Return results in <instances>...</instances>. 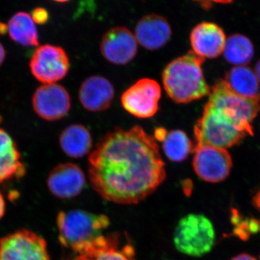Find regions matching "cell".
Returning a JSON list of instances; mask_svg holds the SVG:
<instances>
[{"label":"cell","mask_w":260,"mask_h":260,"mask_svg":"<svg viewBox=\"0 0 260 260\" xmlns=\"http://www.w3.org/2000/svg\"><path fill=\"white\" fill-rule=\"evenodd\" d=\"M193 143L182 130L168 132L162 141V148L166 156L172 162H182L194 150Z\"/></svg>","instance_id":"obj_22"},{"label":"cell","mask_w":260,"mask_h":260,"mask_svg":"<svg viewBox=\"0 0 260 260\" xmlns=\"http://www.w3.org/2000/svg\"><path fill=\"white\" fill-rule=\"evenodd\" d=\"M192 165L197 175L207 182L225 180L233 167L232 156L226 149L210 145L194 146Z\"/></svg>","instance_id":"obj_9"},{"label":"cell","mask_w":260,"mask_h":260,"mask_svg":"<svg viewBox=\"0 0 260 260\" xmlns=\"http://www.w3.org/2000/svg\"><path fill=\"white\" fill-rule=\"evenodd\" d=\"M114 96L112 83L99 75L89 77L80 85L79 101L86 110L102 112L110 107Z\"/></svg>","instance_id":"obj_16"},{"label":"cell","mask_w":260,"mask_h":260,"mask_svg":"<svg viewBox=\"0 0 260 260\" xmlns=\"http://www.w3.org/2000/svg\"><path fill=\"white\" fill-rule=\"evenodd\" d=\"M224 80L237 95L248 99L260 97L259 80L255 72L249 67H234L227 73Z\"/></svg>","instance_id":"obj_19"},{"label":"cell","mask_w":260,"mask_h":260,"mask_svg":"<svg viewBox=\"0 0 260 260\" xmlns=\"http://www.w3.org/2000/svg\"><path fill=\"white\" fill-rule=\"evenodd\" d=\"M31 18L36 23L44 25L49 20V14L47 10L44 8H38L32 10Z\"/></svg>","instance_id":"obj_24"},{"label":"cell","mask_w":260,"mask_h":260,"mask_svg":"<svg viewBox=\"0 0 260 260\" xmlns=\"http://www.w3.org/2000/svg\"><path fill=\"white\" fill-rule=\"evenodd\" d=\"M73 260H136L135 251L126 234L102 236Z\"/></svg>","instance_id":"obj_12"},{"label":"cell","mask_w":260,"mask_h":260,"mask_svg":"<svg viewBox=\"0 0 260 260\" xmlns=\"http://www.w3.org/2000/svg\"><path fill=\"white\" fill-rule=\"evenodd\" d=\"M29 65L34 78L43 84L56 83L70 70L69 57L64 49L50 44L38 47Z\"/></svg>","instance_id":"obj_7"},{"label":"cell","mask_w":260,"mask_h":260,"mask_svg":"<svg viewBox=\"0 0 260 260\" xmlns=\"http://www.w3.org/2000/svg\"><path fill=\"white\" fill-rule=\"evenodd\" d=\"M32 106L36 114L44 120H59L69 112L71 98L59 84H43L32 95Z\"/></svg>","instance_id":"obj_10"},{"label":"cell","mask_w":260,"mask_h":260,"mask_svg":"<svg viewBox=\"0 0 260 260\" xmlns=\"http://www.w3.org/2000/svg\"><path fill=\"white\" fill-rule=\"evenodd\" d=\"M226 37L223 29L217 24L203 22L191 30L190 44L192 51L200 57H218L223 52Z\"/></svg>","instance_id":"obj_14"},{"label":"cell","mask_w":260,"mask_h":260,"mask_svg":"<svg viewBox=\"0 0 260 260\" xmlns=\"http://www.w3.org/2000/svg\"><path fill=\"white\" fill-rule=\"evenodd\" d=\"M259 258H260V256H259Z\"/></svg>","instance_id":"obj_35"},{"label":"cell","mask_w":260,"mask_h":260,"mask_svg":"<svg viewBox=\"0 0 260 260\" xmlns=\"http://www.w3.org/2000/svg\"><path fill=\"white\" fill-rule=\"evenodd\" d=\"M161 88L158 82L150 78H143L123 93L121 105L132 115L148 119L158 112Z\"/></svg>","instance_id":"obj_8"},{"label":"cell","mask_w":260,"mask_h":260,"mask_svg":"<svg viewBox=\"0 0 260 260\" xmlns=\"http://www.w3.org/2000/svg\"><path fill=\"white\" fill-rule=\"evenodd\" d=\"M25 167L14 140L0 128V184L20 179L25 175Z\"/></svg>","instance_id":"obj_17"},{"label":"cell","mask_w":260,"mask_h":260,"mask_svg":"<svg viewBox=\"0 0 260 260\" xmlns=\"http://www.w3.org/2000/svg\"><path fill=\"white\" fill-rule=\"evenodd\" d=\"M54 1L59 2V3H66V2H68L69 0H54Z\"/></svg>","instance_id":"obj_33"},{"label":"cell","mask_w":260,"mask_h":260,"mask_svg":"<svg viewBox=\"0 0 260 260\" xmlns=\"http://www.w3.org/2000/svg\"><path fill=\"white\" fill-rule=\"evenodd\" d=\"M94 190L108 201L136 204L153 194L167 177L158 141L140 126L115 128L88 157Z\"/></svg>","instance_id":"obj_1"},{"label":"cell","mask_w":260,"mask_h":260,"mask_svg":"<svg viewBox=\"0 0 260 260\" xmlns=\"http://www.w3.org/2000/svg\"><path fill=\"white\" fill-rule=\"evenodd\" d=\"M231 260H257L254 256L250 255L249 254H246V253H243V254H239V255L234 256Z\"/></svg>","instance_id":"obj_27"},{"label":"cell","mask_w":260,"mask_h":260,"mask_svg":"<svg viewBox=\"0 0 260 260\" xmlns=\"http://www.w3.org/2000/svg\"><path fill=\"white\" fill-rule=\"evenodd\" d=\"M254 72H255L256 77H257V79L260 83V61L256 63L255 71Z\"/></svg>","instance_id":"obj_32"},{"label":"cell","mask_w":260,"mask_h":260,"mask_svg":"<svg viewBox=\"0 0 260 260\" xmlns=\"http://www.w3.org/2000/svg\"><path fill=\"white\" fill-rule=\"evenodd\" d=\"M172 34L170 24L160 15H145L135 27L137 41L148 50H158L164 47L170 40Z\"/></svg>","instance_id":"obj_15"},{"label":"cell","mask_w":260,"mask_h":260,"mask_svg":"<svg viewBox=\"0 0 260 260\" xmlns=\"http://www.w3.org/2000/svg\"><path fill=\"white\" fill-rule=\"evenodd\" d=\"M0 260H50L46 241L31 231L23 230L0 239Z\"/></svg>","instance_id":"obj_6"},{"label":"cell","mask_w":260,"mask_h":260,"mask_svg":"<svg viewBox=\"0 0 260 260\" xmlns=\"http://www.w3.org/2000/svg\"><path fill=\"white\" fill-rule=\"evenodd\" d=\"M7 32H8V25L0 22V35H5Z\"/></svg>","instance_id":"obj_31"},{"label":"cell","mask_w":260,"mask_h":260,"mask_svg":"<svg viewBox=\"0 0 260 260\" xmlns=\"http://www.w3.org/2000/svg\"><path fill=\"white\" fill-rule=\"evenodd\" d=\"M5 201L4 197L3 194L0 192V219L3 218V215H5Z\"/></svg>","instance_id":"obj_29"},{"label":"cell","mask_w":260,"mask_h":260,"mask_svg":"<svg viewBox=\"0 0 260 260\" xmlns=\"http://www.w3.org/2000/svg\"><path fill=\"white\" fill-rule=\"evenodd\" d=\"M1 121H2V118H1V116H0V122H1Z\"/></svg>","instance_id":"obj_34"},{"label":"cell","mask_w":260,"mask_h":260,"mask_svg":"<svg viewBox=\"0 0 260 260\" xmlns=\"http://www.w3.org/2000/svg\"><path fill=\"white\" fill-rule=\"evenodd\" d=\"M5 56H6V52H5V48L0 43V67L4 62Z\"/></svg>","instance_id":"obj_30"},{"label":"cell","mask_w":260,"mask_h":260,"mask_svg":"<svg viewBox=\"0 0 260 260\" xmlns=\"http://www.w3.org/2000/svg\"><path fill=\"white\" fill-rule=\"evenodd\" d=\"M56 224L61 245L79 254L104 236L110 220L104 214L73 210L58 214Z\"/></svg>","instance_id":"obj_4"},{"label":"cell","mask_w":260,"mask_h":260,"mask_svg":"<svg viewBox=\"0 0 260 260\" xmlns=\"http://www.w3.org/2000/svg\"><path fill=\"white\" fill-rule=\"evenodd\" d=\"M252 203L254 208L260 213V189L259 190L254 194L252 200Z\"/></svg>","instance_id":"obj_28"},{"label":"cell","mask_w":260,"mask_h":260,"mask_svg":"<svg viewBox=\"0 0 260 260\" xmlns=\"http://www.w3.org/2000/svg\"><path fill=\"white\" fill-rule=\"evenodd\" d=\"M233 223L237 224L234 234L242 240H246L251 234H256L260 231V221L256 219H246L240 221V217L237 210H233Z\"/></svg>","instance_id":"obj_23"},{"label":"cell","mask_w":260,"mask_h":260,"mask_svg":"<svg viewBox=\"0 0 260 260\" xmlns=\"http://www.w3.org/2000/svg\"><path fill=\"white\" fill-rule=\"evenodd\" d=\"M215 229L209 218L202 214H189L178 222L174 234V243L182 254L200 257L213 249Z\"/></svg>","instance_id":"obj_5"},{"label":"cell","mask_w":260,"mask_h":260,"mask_svg":"<svg viewBox=\"0 0 260 260\" xmlns=\"http://www.w3.org/2000/svg\"><path fill=\"white\" fill-rule=\"evenodd\" d=\"M223 53L228 62L246 66L254 56V46L245 36L234 34L226 39Z\"/></svg>","instance_id":"obj_21"},{"label":"cell","mask_w":260,"mask_h":260,"mask_svg":"<svg viewBox=\"0 0 260 260\" xmlns=\"http://www.w3.org/2000/svg\"><path fill=\"white\" fill-rule=\"evenodd\" d=\"M204 58L192 51L171 61L164 68L162 84L169 97L177 104H187L209 95L203 74Z\"/></svg>","instance_id":"obj_3"},{"label":"cell","mask_w":260,"mask_h":260,"mask_svg":"<svg viewBox=\"0 0 260 260\" xmlns=\"http://www.w3.org/2000/svg\"><path fill=\"white\" fill-rule=\"evenodd\" d=\"M199 3L204 9L209 10L214 4H229L234 0H194Z\"/></svg>","instance_id":"obj_25"},{"label":"cell","mask_w":260,"mask_h":260,"mask_svg":"<svg viewBox=\"0 0 260 260\" xmlns=\"http://www.w3.org/2000/svg\"><path fill=\"white\" fill-rule=\"evenodd\" d=\"M85 174L78 165L66 162L56 166L49 174L47 186L51 194L61 199L75 198L83 191Z\"/></svg>","instance_id":"obj_13"},{"label":"cell","mask_w":260,"mask_h":260,"mask_svg":"<svg viewBox=\"0 0 260 260\" xmlns=\"http://www.w3.org/2000/svg\"><path fill=\"white\" fill-rule=\"evenodd\" d=\"M59 145L67 155L79 158L89 153L93 146V141L90 132L85 126L72 124L61 133Z\"/></svg>","instance_id":"obj_18"},{"label":"cell","mask_w":260,"mask_h":260,"mask_svg":"<svg viewBox=\"0 0 260 260\" xmlns=\"http://www.w3.org/2000/svg\"><path fill=\"white\" fill-rule=\"evenodd\" d=\"M253 120L247 108L237 98L225 94L210 95L194 126V146L232 148L246 135H253Z\"/></svg>","instance_id":"obj_2"},{"label":"cell","mask_w":260,"mask_h":260,"mask_svg":"<svg viewBox=\"0 0 260 260\" xmlns=\"http://www.w3.org/2000/svg\"><path fill=\"white\" fill-rule=\"evenodd\" d=\"M12 40L23 47L39 45V34L30 15L23 12L16 13L10 19L8 25Z\"/></svg>","instance_id":"obj_20"},{"label":"cell","mask_w":260,"mask_h":260,"mask_svg":"<svg viewBox=\"0 0 260 260\" xmlns=\"http://www.w3.org/2000/svg\"><path fill=\"white\" fill-rule=\"evenodd\" d=\"M168 132L164 128H157L155 129V133H154V138L157 140V141L162 142L165 140L166 137H167Z\"/></svg>","instance_id":"obj_26"},{"label":"cell","mask_w":260,"mask_h":260,"mask_svg":"<svg viewBox=\"0 0 260 260\" xmlns=\"http://www.w3.org/2000/svg\"><path fill=\"white\" fill-rule=\"evenodd\" d=\"M100 50L103 56L109 62L116 65L126 64L136 56L138 41L129 29L115 27L103 36Z\"/></svg>","instance_id":"obj_11"}]
</instances>
